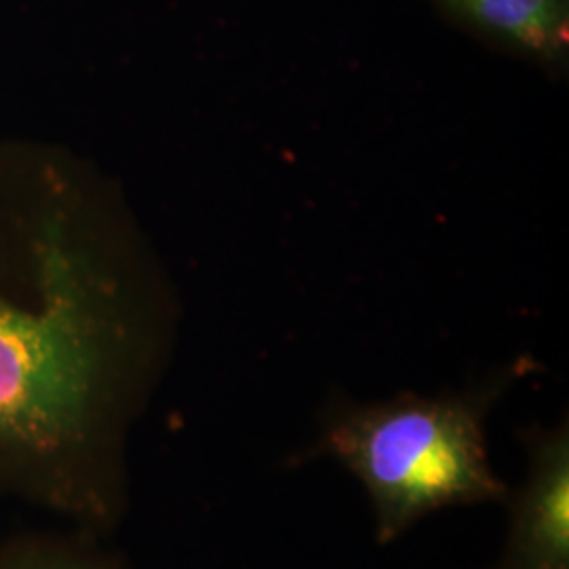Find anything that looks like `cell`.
Segmentation results:
<instances>
[{"instance_id": "4", "label": "cell", "mask_w": 569, "mask_h": 569, "mask_svg": "<svg viewBox=\"0 0 569 569\" xmlns=\"http://www.w3.org/2000/svg\"><path fill=\"white\" fill-rule=\"evenodd\" d=\"M489 42L555 72L569 58V0H432Z\"/></svg>"}, {"instance_id": "2", "label": "cell", "mask_w": 569, "mask_h": 569, "mask_svg": "<svg viewBox=\"0 0 569 569\" xmlns=\"http://www.w3.org/2000/svg\"><path fill=\"white\" fill-rule=\"evenodd\" d=\"M491 395L420 397L346 406L326 420L315 453L342 462L366 488L376 540L390 545L437 510L507 502L489 462Z\"/></svg>"}, {"instance_id": "5", "label": "cell", "mask_w": 569, "mask_h": 569, "mask_svg": "<svg viewBox=\"0 0 569 569\" xmlns=\"http://www.w3.org/2000/svg\"><path fill=\"white\" fill-rule=\"evenodd\" d=\"M103 538L72 526L21 531L0 540V569H129Z\"/></svg>"}, {"instance_id": "1", "label": "cell", "mask_w": 569, "mask_h": 569, "mask_svg": "<svg viewBox=\"0 0 569 569\" xmlns=\"http://www.w3.org/2000/svg\"><path fill=\"white\" fill-rule=\"evenodd\" d=\"M171 281L117 183L0 138V502L108 536L176 338Z\"/></svg>"}, {"instance_id": "3", "label": "cell", "mask_w": 569, "mask_h": 569, "mask_svg": "<svg viewBox=\"0 0 569 569\" xmlns=\"http://www.w3.org/2000/svg\"><path fill=\"white\" fill-rule=\"evenodd\" d=\"M528 475L510 491V529L493 569H569L568 420L528 437Z\"/></svg>"}]
</instances>
